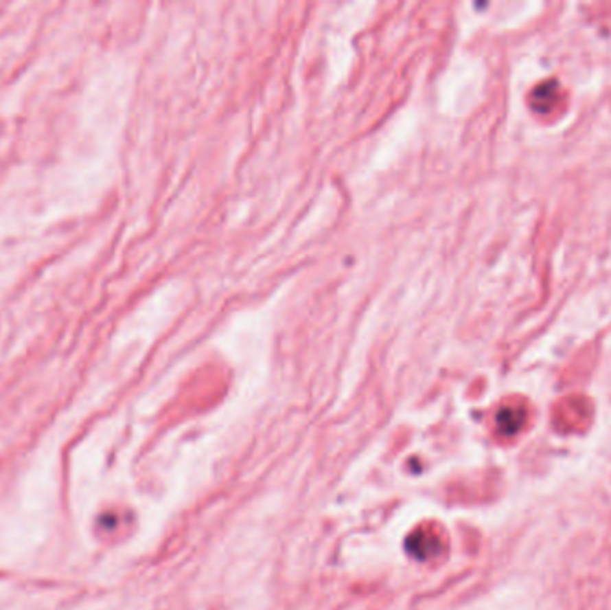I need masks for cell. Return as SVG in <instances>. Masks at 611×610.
Listing matches in <instances>:
<instances>
[{
	"instance_id": "6da1fadb",
	"label": "cell",
	"mask_w": 611,
	"mask_h": 610,
	"mask_svg": "<svg viewBox=\"0 0 611 610\" xmlns=\"http://www.w3.org/2000/svg\"><path fill=\"white\" fill-rule=\"evenodd\" d=\"M497 422H499V428L503 433H515L522 426V422H524V411L517 410V408H506V410H503L499 414Z\"/></svg>"
},
{
	"instance_id": "7a4b0ae2",
	"label": "cell",
	"mask_w": 611,
	"mask_h": 610,
	"mask_svg": "<svg viewBox=\"0 0 611 610\" xmlns=\"http://www.w3.org/2000/svg\"><path fill=\"white\" fill-rule=\"evenodd\" d=\"M554 82H547V84H542L538 90L535 91V104H540L538 109H549V106L553 104L554 99H556V88H554Z\"/></svg>"
}]
</instances>
